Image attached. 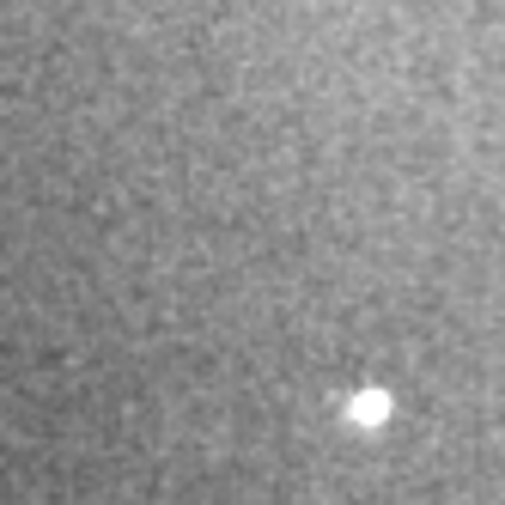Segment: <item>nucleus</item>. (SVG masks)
Returning a JSON list of instances; mask_svg holds the SVG:
<instances>
[{
	"instance_id": "f257e3e1",
	"label": "nucleus",
	"mask_w": 505,
	"mask_h": 505,
	"mask_svg": "<svg viewBox=\"0 0 505 505\" xmlns=\"http://www.w3.org/2000/svg\"><path fill=\"white\" fill-rule=\"evenodd\" d=\"M390 408H396V402H390L384 390H360V396L347 402V421H353V426H384Z\"/></svg>"
}]
</instances>
